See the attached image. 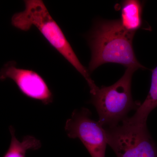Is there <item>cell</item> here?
Here are the masks:
<instances>
[{"label":"cell","mask_w":157,"mask_h":157,"mask_svg":"<svg viewBox=\"0 0 157 157\" xmlns=\"http://www.w3.org/2000/svg\"><path fill=\"white\" fill-rule=\"evenodd\" d=\"M135 33L124 28L120 20H101L96 23L88 37L91 51L90 73L107 63L119 64L137 70L146 69L135 55L133 46Z\"/></svg>","instance_id":"obj_1"},{"label":"cell","mask_w":157,"mask_h":157,"mask_svg":"<svg viewBox=\"0 0 157 157\" xmlns=\"http://www.w3.org/2000/svg\"><path fill=\"white\" fill-rule=\"evenodd\" d=\"M25 4L24 10L16 13L12 17V25L24 31L29 30L33 27L36 28L50 45L84 77L89 86L90 94L95 93L98 87L91 78L89 71L78 59L44 2L41 0H28L25 1Z\"/></svg>","instance_id":"obj_2"},{"label":"cell","mask_w":157,"mask_h":157,"mask_svg":"<svg viewBox=\"0 0 157 157\" xmlns=\"http://www.w3.org/2000/svg\"><path fill=\"white\" fill-rule=\"evenodd\" d=\"M137 69L126 68L123 76L108 86L98 88L92 96V103L99 117L98 121L104 128L117 125L128 117L132 109L137 110L140 104L133 101L131 85L133 74Z\"/></svg>","instance_id":"obj_3"},{"label":"cell","mask_w":157,"mask_h":157,"mask_svg":"<svg viewBox=\"0 0 157 157\" xmlns=\"http://www.w3.org/2000/svg\"><path fill=\"white\" fill-rule=\"evenodd\" d=\"M104 128L107 144L117 157H157L147 127L133 123L127 117L115 126Z\"/></svg>","instance_id":"obj_4"},{"label":"cell","mask_w":157,"mask_h":157,"mask_svg":"<svg viewBox=\"0 0 157 157\" xmlns=\"http://www.w3.org/2000/svg\"><path fill=\"white\" fill-rule=\"evenodd\" d=\"M89 109L74 110L66 122L65 129L68 137L78 138L92 157H105L107 144L105 128L91 117Z\"/></svg>","instance_id":"obj_5"},{"label":"cell","mask_w":157,"mask_h":157,"mask_svg":"<svg viewBox=\"0 0 157 157\" xmlns=\"http://www.w3.org/2000/svg\"><path fill=\"white\" fill-rule=\"evenodd\" d=\"M8 78L12 79L28 98L40 101L45 105L52 103L53 95L48 85L35 71L17 67L14 62H9L0 71V80Z\"/></svg>","instance_id":"obj_6"},{"label":"cell","mask_w":157,"mask_h":157,"mask_svg":"<svg viewBox=\"0 0 157 157\" xmlns=\"http://www.w3.org/2000/svg\"><path fill=\"white\" fill-rule=\"evenodd\" d=\"M121 24L129 32L136 33L142 27L143 4L137 0L123 1L121 5Z\"/></svg>","instance_id":"obj_7"},{"label":"cell","mask_w":157,"mask_h":157,"mask_svg":"<svg viewBox=\"0 0 157 157\" xmlns=\"http://www.w3.org/2000/svg\"><path fill=\"white\" fill-rule=\"evenodd\" d=\"M11 139L10 146L3 157H26L29 150H36L42 146L41 141L31 135H27L21 142L16 138L15 130L12 126L9 127Z\"/></svg>","instance_id":"obj_8"}]
</instances>
